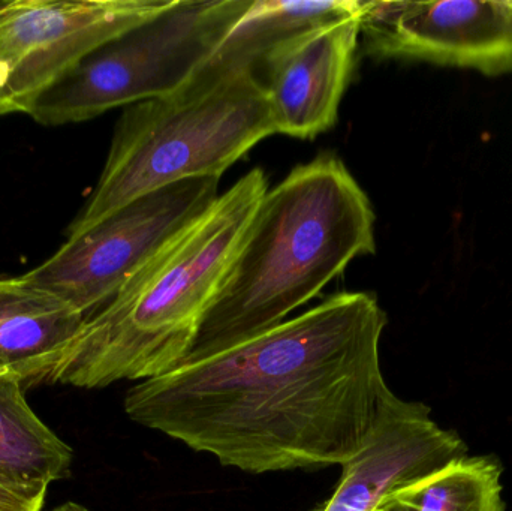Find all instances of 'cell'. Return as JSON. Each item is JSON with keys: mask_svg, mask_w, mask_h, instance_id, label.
Returning a JSON list of instances; mask_svg holds the SVG:
<instances>
[{"mask_svg": "<svg viewBox=\"0 0 512 511\" xmlns=\"http://www.w3.org/2000/svg\"><path fill=\"white\" fill-rule=\"evenodd\" d=\"M388 318L372 293H337L215 356L132 386L125 413L251 474L343 467L391 395Z\"/></svg>", "mask_w": 512, "mask_h": 511, "instance_id": "1", "label": "cell"}, {"mask_svg": "<svg viewBox=\"0 0 512 511\" xmlns=\"http://www.w3.org/2000/svg\"><path fill=\"white\" fill-rule=\"evenodd\" d=\"M375 222L342 159L321 153L295 167L259 201L182 365L285 323L355 258L375 254Z\"/></svg>", "mask_w": 512, "mask_h": 511, "instance_id": "2", "label": "cell"}, {"mask_svg": "<svg viewBox=\"0 0 512 511\" xmlns=\"http://www.w3.org/2000/svg\"><path fill=\"white\" fill-rule=\"evenodd\" d=\"M267 191L264 171L254 168L219 195L86 318L66 350L56 384L104 389L119 381L150 380L182 365Z\"/></svg>", "mask_w": 512, "mask_h": 511, "instance_id": "3", "label": "cell"}, {"mask_svg": "<svg viewBox=\"0 0 512 511\" xmlns=\"http://www.w3.org/2000/svg\"><path fill=\"white\" fill-rule=\"evenodd\" d=\"M273 134L277 131L267 93L251 72L129 105L117 123L101 179L69 225L68 239L165 186L221 179Z\"/></svg>", "mask_w": 512, "mask_h": 511, "instance_id": "4", "label": "cell"}, {"mask_svg": "<svg viewBox=\"0 0 512 511\" xmlns=\"http://www.w3.org/2000/svg\"><path fill=\"white\" fill-rule=\"evenodd\" d=\"M254 0H174L146 23L87 54L29 107L45 126L86 122L113 108L176 95L213 56Z\"/></svg>", "mask_w": 512, "mask_h": 511, "instance_id": "5", "label": "cell"}, {"mask_svg": "<svg viewBox=\"0 0 512 511\" xmlns=\"http://www.w3.org/2000/svg\"><path fill=\"white\" fill-rule=\"evenodd\" d=\"M219 180H185L143 195L66 240L21 278L87 318L210 209L221 195Z\"/></svg>", "mask_w": 512, "mask_h": 511, "instance_id": "6", "label": "cell"}, {"mask_svg": "<svg viewBox=\"0 0 512 511\" xmlns=\"http://www.w3.org/2000/svg\"><path fill=\"white\" fill-rule=\"evenodd\" d=\"M174 0H14L0 3V60L17 113L87 54L152 20Z\"/></svg>", "mask_w": 512, "mask_h": 511, "instance_id": "7", "label": "cell"}, {"mask_svg": "<svg viewBox=\"0 0 512 511\" xmlns=\"http://www.w3.org/2000/svg\"><path fill=\"white\" fill-rule=\"evenodd\" d=\"M360 36L376 57L512 72V0L360 2Z\"/></svg>", "mask_w": 512, "mask_h": 511, "instance_id": "8", "label": "cell"}, {"mask_svg": "<svg viewBox=\"0 0 512 511\" xmlns=\"http://www.w3.org/2000/svg\"><path fill=\"white\" fill-rule=\"evenodd\" d=\"M466 456L462 438L433 422L429 407L391 392L336 491L315 511H375L388 495Z\"/></svg>", "mask_w": 512, "mask_h": 511, "instance_id": "9", "label": "cell"}, {"mask_svg": "<svg viewBox=\"0 0 512 511\" xmlns=\"http://www.w3.org/2000/svg\"><path fill=\"white\" fill-rule=\"evenodd\" d=\"M358 39L360 14L294 36L265 56L259 81L277 134L310 140L336 125Z\"/></svg>", "mask_w": 512, "mask_h": 511, "instance_id": "10", "label": "cell"}, {"mask_svg": "<svg viewBox=\"0 0 512 511\" xmlns=\"http://www.w3.org/2000/svg\"><path fill=\"white\" fill-rule=\"evenodd\" d=\"M84 321V315L21 276L0 279V374H14L24 390L56 384Z\"/></svg>", "mask_w": 512, "mask_h": 511, "instance_id": "11", "label": "cell"}, {"mask_svg": "<svg viewBox=\"0 0 512 511\" xmlns=\"http://www.w3.org/2000/svg\"><path fill=\"white\" fill-rule=\"evenodd\" d=\"M360 14V0H254L188 86L255 74L277 45Z\"/></svg>", "mask_w": 512, "mask_h": 511, "instance_id": "12", "label": "cell"}, {"mask_svg": "<svg viewBox=\"0 0 512 511\" xmlns=\"http://www.w3.org/2000/svg\"><path fill=\"white\" fill-rule=\"evenodd\" d=\"M14 374L0 377V479L48 489L71 473L74 453L27 404Z\"/></svg>", "mask_w": 512, "mask_h": 511, "instance_id": "13", "label": "cell"}, {"mask_svg": "<svg viewBox=\"0 0 512 511\" xmlns=\"http://www.w3.org/2000/svg\"><path fill=\"white\" fill-rule=\"evenodd\" d=\"M493 456L459 459L388 495L375 511H505Z\"/></svg>", "mask_w": 512, "mask_h": 511, "instance_id": "14", "label": "cell"}, {"mask_svg": "<svg viewBox=\"0 0 512 511\" xmlns=\"http://www.w3.org/2000/svg\"><path fill=\"white\" fill-rule=\"evenodd\" d=\"M48 489H30L0 479V511H42Z\"/></svg>", "mask_w": 512, "mask_h": 511, "instance_id": "15", "label": "cell"}, {"mask_svg": "<svg viewBox=\"0 0 512 511\" xmlns=\"http://www.w3.org/2000/svg\"><path fill=\"white\" fill-rule=\"evenodd\" d=\"M17 113L11 95V69L0 60V116Z\"/></svg>", "mask_w": 512, "mask_h": 511, "instance_id": "16", "label": "cell"}, {"mask_svg": "<svg viewBox=\"0 0 512 511\" xmlns=\"http://www.w3.org/2000/svg\"><path fill=\"white\" fill-rule=\"evenodd\" d=\"M51 511H92L87 509V507L81 506V504L77 503H66L63 506L56 507V509Z\"/></svg>", "mask_w": 512, "mask_h": 511, "instance_id": "17", "label": "cell"}, {"mask_svg": "<svg viewBox=\"0 0 512 511\" xmlns=\"http://www.w3.org/2000/svg\"><path fill=\"white\" fill-rule=\"evenodd\" d=\"M2 375H5V374H0V377H2Z\"/></svg>", "mask_w": 512, "mask_h": 511, "instance_id": "18", "label": "cell"}]
</instances>
